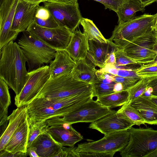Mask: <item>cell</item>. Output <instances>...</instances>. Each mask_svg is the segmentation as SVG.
Segmentation results:
<instances>
[{
    "mask_svg": "<svg viewBox=\"0 0 157 157\" xmlns=\"http://www.w3.org/2000/svg\"><path fill=\"white\" fill-rule=\"evenodd\" d=\"M122 49L137 64L142 65L150 63L157 56V36L152 30L134 38Z\"/></svg>",
    "mask_w": 157,
    "mask_h": 157,
    "instance_id": "8",
    "label": "cell"
},
{
    "mask_svg": "<svg viewBox=\"0 0 157 157\" xmlns=\"http://www.w3.org/2000/svg\"><path fill=\"white\" fill-rule=\"evenodd\" d=\"M75 63L71 72L75 79L91 84L98 80L96 74L98 70L93 64L88 63L86 59H80Z\"/></svg>",
    "mask_w": 157,
    "mask_h": 157,
    "instance_id": "24",
    "label": "cell"
},
{
    "mask_svg": "<svg viewBox=\"0 0 157 157\" xmlns=\"http://www.w3.org/2000/svg\"><path fill=\"white\" fill-rule=\"evenodd\" d=\"M26 30L56 50H65L73 34V32L65 27L45 28L38 25L34 21Z\"/></svg>",
    "mask_w": 157,
    "mask_h": 157,
    "instance_id": "10",
    "label": "cell"
},
{
    "mask_svg": "<svg viewBox=\"0 0 157 157\" xmlns=\"http://www.w3.org/2000/svg\"><path fill=\"white\" fill-rule=\"evenodd\" d=\"M107 43L94 40H89V50L86 58L95 67L101 68L105 65V61L109 54L119 48L113 41L108 39Z\"/></svg>",
    "mask_w": 157,
    "mask_h": 157,
    "instance_id": "17",
    "label": "cell"
},
{
    "mask_svg": "<svg viewBox=\"0 0 157 157\" xmlns=\"http://www.w3.org/2000/svg\"><path fill=\"white\" fill-rule=\"evenodd\" d=\"M27 2L33 4H39L42 2H47L48 0H23Z\"/></svg>",
    "mask_w": 157,
    "mask_h": 157,
    "instance_id": "47",
    "label": "cell"
},
{
    "mask_svg": "<svg viewBox=\"0 0 157 157\" xmlns=\"http://www.w3.org/2000/svg\"><path fill=\"white\" fill-rule=\"evenodd\" d=\"M51 73L48 65H43L28 73L26 82L20 93L15 97L17 107L27 105L32 101L49 79Z\"/></svg>",
    "mask_w": 157,
    "mask_h": 157,
    "instance_id": "9",
    "label": "cell"
},
{
    "mask_svg": "<svg viewBox=\"0 0 157 157\" xmlns=\"http://www.w3.org/2000/svg\"><path fill=\"white\" fill-rule=\"evenodd\" d=\"M117 75L138 80L141 78L137 75L135 70L118 69Z\"/></svg>",
    "mask_w": 157,
    "mask_h": 157,
    "instance_id": "38",
    "label": "cell"
},
{
    "mask_svg": "<svg viewBox=\"0 0 157 157\" xmlns=\"http://www.w3.org/2000/svg\"><path fill=\"white\" fill-rule=\"evenodd\" d=\"M116 83L107 84L98 79L92 84L93 97H96L97 98L115 93L114 85Z\"/></svg>",
    "mask_w": 157,
    "mask_h": 157,
    "instance_id": "31",
    "label": "cell"
},
{
    "mask_svg": "<svg viewBox=\"0 0 157 157\" xmlns=\"http://www.w3.org/2000/svg\"><path fill=\"white\" fill-rule=\"evenodd\" d=\"M105 65L109 64L114 65L116 63V59L114 52L110 53L106 59Z\"/></svg>",
    "mask_w": 157,
    "mask_h": 157,
    "instance_id": "43",
    "label": "cell"
},
{
    "mask_svg": "<svg viewBox=\"0 0 157 157\" xmlns=\"http://www.w3.org/2000/svg\"><path fill=\"white\" fill-rule=\"evenodd\" d=\"M151 157H157V151L152 155Z\"/></svg>",
    "mask_w": 157,
    "mask_h": 157,
    "instance_id": "51",
    "label": "cell"
},
{
    "mask_svg": "<svg viewBox=\"0 0 157 157\" xmlns=\"http://www.w3.org/2000/svg\"><path fill=\"white\" fill-rule=\"evenodd\" d=\"M149 78H141L134 85L128 90L130 102L143 95L147 88Z\"/></svg>",
    "mask_w": 157,
    "mask_h": 157,
    "instance_id": "29",
    "label": "cell"
},
{
    "mask_svg": "<svg viewBox=\"0 0 157 157\" xmlns=\"http://www.w3.org/2000/svg\"><path fill=\"white\" fill-rule=\"evenodd\" d=\"M156 36H157V30L155 32Z\"/></svg>",
    "mask_w": 157,
    "mask_h": 157,
    "instance_id": "53",
    "label": "cell"
},
{
    "mask_svg": "<svg viewBox=\"0 0 157 157\" xmlns=\"http://www.w3.org/2000/svg\"><path fill=\"white\" fill-rule=\"evenodd\" d=\"M114 111L92 99L78 106L62 118L71 124L79 122L92 123Z\"/></svg>",
    "mask_w": 157,
    "mask_h": 157,
    "instance_id": "12",
    "label": "cell"
},
{
    "mask_svg": "<svg viewBox=\"0 0 157 157\" xmlns=\"http://www.w3.org/2000/svg\"><path fill=\"white\" fill-rule=\"evenodd\" d=\"M148 97L157 106V96L150 94Z\"/></svg>",
    "mask_w": 157,
    "mask_h": 157,
    "instance_id": "49",
    "label": "cell"
},
{
    "mask_svg": "<svg viewBox=\"0 0 157 157\" xmlns=\"http://www.w3.org/2000/svg\"><path fill=\"white\" fill-rule=\"evenodd\" d=\"M157 64V56L154 60L150 63L146 64H144L141 65L142 67H147Z\"/></svg>",
    "mask_w": 157,
    "mask_h": 157,
    "instance_id": "48",
    "label": "cell"
},
{
    "mask_svg": "<svg viewBox=\"0 0 157 157\" xmlns=\"http://www.w3.org/2000/svg\"><path fill=\"white\" fill-rule=\"evenodd\" d=\"M17 44L26 58L28 72L50 63L55 58L56 50L26 30L23 32Z\"/></svg>",
    "mask_w": 157,
    "mask_h": 157,
    "instance_id": "4",
    "label": "cell"
},
{
    "mask_svg": "<svg viewBox=\"0 0 157 157\" xmlns=\"http://www.w3.org/2000/svg\"><path fill=\"white\" fill-rule=\"evenodd\" d=\"M27 154L31 157H39L35 147H31L27 149Z\"/></svg>",
    "mask_w": 157,
    "mask_h": 157,
    "instance_id": "45",
    "label": "cell"
},
{
    "mask_svg": "<svg viewBox=\"0 0 157 157\" xmlns=\"http://www.w3.org/2000/svg\"><path fill=\"white\" fill-rule=\"evenodd\" d=\"M144 7L156 2L157 0H139Z\"/></svg>",
    "mask_w": 157,
    "mask_h": 157,
    "instance_id": "46",
    "label": "cell"
},
{
    "mask_svg": "<svg viewBox=\"0 0 157 157\" xmlns=\"http://www.w3.org/2000/svg\"><path fill=\"white\" fill-rule=\"evenodd\" d=\"M93 98L92 92L63 98H35L27 105L29 123L30 125L56 117H62Z\"/></svg>",
    "mask_w": 157,
    "mask_h": 157,
    "instance_id": "1",
    "label": "cell"
},
{
    "mask_svg": "<svg viewBox=\"0 0 157 157\" xmlns=\"http://www.w3.org/2000/svg\"><path fill=\"white\" fill-rule=\"evenodd\" d=\"M156 15L145 13L116 25L109 39L123 49L135 38L153 30Z\"/></svg>",
    "mask_w": 157,
    "mask_h": 157,
    "instance_id": "6",
    "label": "cell"
},
{
    "mask_svg": "<svg viewBox=\"0 0 157 157\" xmlns=\"http://www.w3.org/2000/svg\"><path fill=\"white\" fill-rule=\"evenodd\" d=\"M47 127L46 121L35 122L30 125L27 149L39 135L46 131Z\"/></svg>",
    "mask_w": 157,
    "mask_h": 157,
    "instance_id": "30",
    "label": "cell"
},
{
    "mask_svg": "<svg viewBox=\"0 0 157 157\" xmlns=\"http://www.w3.org/2000/svg\"><path fill=\"white\" fill-rule=\"evenodd\" d=\"M31 147L35 148L39 157H57L63 147L55 141L46 131L34 140Z\"/></svg>",
    "mask_w": 157,
    "mask_h": 157,
    "instance_id": "18",
    "label": "cell"
},
{
    "mask_svg": "<svg viewBox=\"0 0 157 157\" xmlns=\"http://www.w3.org/2000/svg\"><path fill=\"white\" fill-rule=\"evenodd\" d=\"M98 2L105 6V9H109L117 12L119 8L128 0H94Z\"/></svg>",
    "mask_w": 157,
    "mask_h": 157,
    "instance_id": "35",
    "label": "cell"
},
{
    "mask_svg": "<svg viewBox=\"0 0 157 157\" xmlns=\"http://www.w3.org/2000/svg\"><path fill=\"white\" fill-rule=\"evenodd\" d=\"M29 126L27 118L16 130L3 149L13 154L27 153Z\"/></svg>",
    "mask_w": 157,
    "mask_h": 157,
    "instance_id": "19",
    "label": "cell"
},
{
    "mask_svg": "<svg viewBox=\"0 0 157 157\" xmlns=\"http://www.w3.org/2000/svg\"><path fill=\"white\" fill-rule=\"evenodd\" d=\"M76 147L74 146L66 147H63L57 156V157H80L78 153L75 151Z\"/></svg>",
    "mask_w": 157,
    "mask_h": 157,
    "instance_id": "39",
    "label": "cell"
},
{
    "mask_svg": "<svg viewBox=\"0 0 157 157\" xmlns=\"http://www.w3.org/2000/svg\"><path fill=\"white\" fill-rule=\"evenodd\" d=\"M129 103L139 112L146 123L157 124V106L148 96L143 95Z\"/></svg>",
    "mask_w": 157,
    "mask_h": 157,
    "instance_id": "23",
    "label": "cell"
},
{
    "mask_svg": "<svg viewBox=\"0 0 157 157\" xmlns=\"http://www.w3.org/2000/svg\"><path fill=\"white\" fill-rule=\"evenodd\" d=\"M116 63L114 66L126 65L129 64H137L128 56L122 49L119 48L114 52Z\"/></svg>",
    "mask_w": 157,
    "mask_h": 157,
    "instance_id": "34",
    "label": "cell"
},
{
    "mask_svg": "<svg viewBox=\"0 0 157 157\" xmlns=\"http://www.w3.org/2000/svg\"><path fill=\"white\" fill-rule=\"evenodd\" d=\"M145 10V7L139 0H128L119 8L116 12L118 18V25L132 20L137 16L136 15L137 12H143Z\"/></svg>",
    "mask_w": 157,
    "mask_h": 157,
    "instance_id": "25",
    "label": "cell"
},
{
    "mask_svg": "<svg viewBox=\"0 0 157 157\" xmlns=\"http://www.w3.org/2000/svg\"><path fill=\"white\" fill-rule=\"evenodd\" d=\"M75 63L66 50H57L55 58L49 66L51 73L49 78L71 72Z\"/></svg>",
    "mask_w": 157,
    "mask_h": 157,
    "instance_id": "20",
    "label": "cell"
},
{
    "mask_svg": "<svg viewBox=\"0 0 157 157\" xmlns=\"http://www.w3.org/2000/svg\"><path fill=\"white\" fill-rule=\"evenodd\" d=\"M11 103L8 85L0 78V111L8 110Z\"/></svg>",
    "mask_w": 157,
    "mask_h": 157,
    "instance_id": "32",
    "label": "cell"
},
{
    "mask_svg": "<svg viewBox=\"0 0 157 157\" xmlns=\"http://www.w3.org/2000/svg\"><path fill=\"white\" fill-rule=\"evenodd\" d=\"M46 131L57 143L63 146L72 147L82 140L83 136L74 128L71 124L62 117H56L46 120Z\"/></svg>",
    "mask_w": 157,
    "mask_h": 157,
    "instance_id": "13",
    "label": "cell"
},
{
    "mask_svg": "<svg viewBox=\"0 0 157 157\" xmlns=\"http://www.w3.org/2000/svg\"><path fill=\"white\" fill-rule=\"evenodd\" d=\"M129 98V93L127 90L97 98L96 101L103 106L110 108L123 105L128 102Z\"/></svg>",
    "mask_w": 157,
    "mask_h": 157,
    "instance_id": "26",
    "label": "cell"
},
{
    "mask_svg": "<svg viewBox=\"0 0 157 157\" xmlns=\"http://www.w3.org/2000/svg\"><path fill=\"white\" fill-rule=\"evenodd\" d=\"M129 139L125 148L120 152L122 157H151L157 151V130L151 128L128 129Z\"/></svg>",
    "mask_w": 157,
    "mask_h": 157,
    "instance_id": "5",
    "label": "cell"
},
{
    "mask_svg": "<svg viewBox=\"0 0 157 157\" xmlns=\"http://www.w3.org/2000/svg\"><path fill=\"white\" fill-rule=\"evenodd\" d=\"M51 16L49 11L44 6L38 5L36 12L35 17L45 20L49 18Z\"/></svg>",
    "mask_w": 157,
    "mask_h": 157,
    "instance_id": "40",
    "label": "cell"
},
{
    "mask_svg": "<svg viewBox=\"0 0 157 157\" xmlns=\"http://www.w3.org/2000/svg\"><path fill=\"white\" fill-rule=\"evenodd\" d=\"M27 105L14 110L8 116L7 127L0 139V151L3 150L19 126L27 118Z\"/></svg>",
    "mask_w": 157,
    "mask_h": 157,
    "instance_id": "22",
    "label": "cell"
},
{
    "mask_svg": "<svg viewBox=\"0 0 157 157\" xmlns=\"http://www.w3.org/2000/svg\"><path fill=\"white\" fill-rule=\"evenodd\" d=\"M117 112L126 117L134 125H140L146 123L145 120L139 112L129 102H127L122 105Z\"/></svg>",
    "mask_w": 157,
    "mask_h": 157,
    "instance_id": "28",
    "label": "cell"
},
{
    "mask_svg": "<svg viewBox=\"0 0 157 157\" xmlns=\"http://www.w3.org/2000/svg\"><path fill=\"white\" fill-rule=\"evenodd\" d=\"M113 77L115 82L121 83L124 91L128 90L139 80L117 75H113Z\"/></svg>",
    "mask_w": 157,
    "mask_h": 157,
    "instance_id": "37",
    "label": "cell"
},
{
    "mask_svg": "<svg viewBox=\"0 0 157 157\" xmlns=\"http://www.w3.org/2000/svg\"><path fill=\"white\" fill-rule=\"evenodd\" d=\"M89 40L80 30L73 32L70 42L66 49L75 62L86 58L89 50Z\"/></svg>",
    "mask_w": 157,
    "mask_h": 157,
    "instance_id": "21",
    "label": "cell"
},
{
    "mask_svg": "<svg viewBox=\"0 0 157 157\" xmlns=\"http://www.w3.org/2000/svg\"><path fill=\"white\" fill-rule=\"evenodd\" d=\"M78 0H48V2L59 3L68 4L78 2Z\"/></svg>",
    "mask_w": 157,
    "mask_h": 157,
    "instance_id": "44",
    "label": "cell"
},
{
    "mask_svg": "<svg viewBox=\"0 0 157 157\" xmlns=\"http://www.w3.org/2000/svg\"><path fill=\"white\" fill-rule=\"evenodd\" d=\"M26 58L17 43L11 41L0 49V78L19 94L25 85L28 71Z\"/></svg>",
    "mask_w": 157,
    "mask_h": 157,
    "instance_id": "2",
    "label": "cell"
},
{
    "mask_svg": "<svg viewBox=\"0 0 157 157\" xmlns=\"http://www.w3.org/2000/svg\"><path fill=\"white\" fill-rule=\"evenodd\" d=\"M44 5L59 26L66 27L73 32L80 24L82 17L78 2L59 4L45 2Z\"/></svg>",
    "mask_w": 157,
    "mask_h": 157,
    "instance_id": "11",
    "label": "cell"
},
{
    "mask_svg": "<svg viewBox=\"0 0 157 157\" xmlns=\"http://www.w3.org/2000/svg\"><path fill=\"white\" fill-rule=\"evenodd\" d=\"M134 125L132 122L114 110L113 113L91 123L89 128L97 130L106 135L114 132L128 130Z\"/></svg>",
    "mask_w": 157,
    "mask_h": 157,
    "instance_id": "15",
    "label": "cell"
},
{
    "mask_svg": "<svg viewBox=\"0 0 157 157\" xmlns=\"http://www.w3.org/2000/svg\"><path fill=\"white\" fill-rule=\"evenodd\" d=\"M33 21L38 25L45 28H56L59 26L52 15L49 18L45 20L35 17Z\"/></svg>",
    "mask_w": 157,
    "mask_h": 157,
    "instance_id": "36",
    "label": "cell"
},
{
    "mask_svg": "<svg viewBox=\"0 0 157 157\" xmlns=\"http://www.w3.org/2000/svg\"><path fill=\"white\" fill-rule=\"evenodd\" d=\"M137 75L141 78L157 76V64L147 67H142L135 70Z\"/></svg>",
    "mask_w": 157,
    "mask_h": 157,
    "instance_id": "33",
    "label": "cell"
},
{
    "mask_svg": "<svg viewBox=\"0 0 157 157\" xmlns=\"http://www.w3.org/2000/svg\"><path fill=\"white\" fill-rule=\"evenodd\" d=\"M28 155L27 153L21 152H18L13 154L4 149L0 151V157H26Z\"/></svg>",
    "mask_w": 157,
    "mask_h": 157,
    "instance_id": "42",
    "label": "cell"
},
{
    "mask_svg": "<svg viewBox=\"0 0 157 157\" xmlns=\"http://www.w3.org/2000/svg\"><path fill=\"white\" fill-rule=\"evenodd\" d=\"M129 139L128 130L114 132L105 135L98 140L79 144L75 151L100 154L104 157H113L116 152H120L125 148Z\"/></svg>",
    "mask_w": 157,
    "mask_h": 157,
    "instance_id": "7",
    "label": "cell"
},
{
    "mask_svg": "<svg viewBox=\"0 0 157 157\" xmlns=\"http://www.w3.org/2000/svg\"><path fill=\"white\" fill-rule=\"evenodd\" d=\"M19 0H5L0 5V49L15 40L19 33L12 29L14 16Z\"/></svg>",
    "mask_w": 157,
    "mask_h": 157,
    "instance_id": "14",
    "label": "cell"
},
{
    "mask_svg": "<svg viewBox=\"0 0 157 157\" xmlns=\"http://www.w3.org/2000/svg\"><path fill=\"white\" fill-rule=\"evenodd\" d=\"M5 0H0V5H1L4 2Z\"/></svg>",
    "mask_w": 157,
    "mask_h": 157,
    "instance_id": "52",
    "label": "cell"
},
{
    "mask_svg": "<svg viewBox=\"0 0 157 157\" xmlns=\"http://www.w3.org/2000/svg\"><path fill=\"white\" fill-rule=\"evenodd\" d=\"M39 5L19 0L14 16L12 29L19 33L26 30L34 21Z\"/></svg>",
    "mask_w": 157,
    "mask_h": 157,
    "instance_id": "16",
    "label": "cell"
},
{
    "mask_svg": "<svg viewBox=\"0 0 157 157\" xmlns=\"http://www.w3.org/2000/svg\"><path fill=\"white\" fill-rule=\"evenodd\" d=\"M80 24L83 27V33L89 40H94L101 43H107L108 41V39L104 37L92 21L82 17Z\"/></svg>",
    "mask_w": 157,
    "mask_h": 157,
    "instance_id": "27",
    "label": "cell"
},
{
    "mask_svg": "<svg viewBox=\"0 0 157 157\" xmlns=\"http://www.w3.org/2000/svg\"><path fill=\"white\" fill-rule=\"evenodd\" d=\"M155 24L153 28V30L155 32L157 30V13L155 14Z\"/></svg>",
    "mask_w": 157,
    "mask_h": 157,
    "instance_id": "50",
    "label": "cell"
},
{
    "mask_svg": "<svg viewBox=\"0 0 157 157\" xmlns=\"http://www.w3.org/2000/svg\"><path fill=\"white\" fill-rule=\"evenodd\" d=\"M147 89L150 94L157 96V76L149 77Z\"/></svg>",
    "mask_w": 157,
    "mask_h": 157,
    "instance_id": "41",
    "label": "cell"
},
{
    "mask_svg": "<svg viewBox=\"0 0 157 157\" xmlns=\"http://www.w3.org/2000/svg\"><path fill=\"white\" fill-rule=\"evenodd\" d=\"M92 92V84L76 80L71 72L49 78L35 98H63Z\"/></svg>",
    "mask_w": 157,
    "mask_h": 157,
    "instance_id": "3",
    "label": "cell"
}]
</instances>
